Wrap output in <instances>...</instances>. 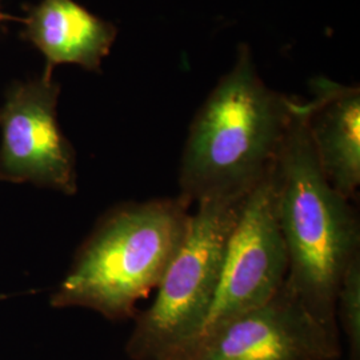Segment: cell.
<instances>
[{"instance_id":"8992f818","label":"cell","mask_w":360,"mask_h":360,"mask_svg":"<svg viewBox=\"0 0 360 360\" xmlns=\"http://www.w3.org/2000/svg\"><path fill=\"white\" fill-rule=\"evenodd\" d=\"M287 274L288 257L275 214L270 169L245 196L230 236L217 294L196 343L269 302L283 287Z\"/></svg>"},{"instance_id":"5b68a950","label":"cell","mask_w":360,"mask_h":360,"mask_svg":"<svg viewBox=\"0 0 360 360\" xmlns=\"http://www.w3.org/2000/svg\"><path fill=\"white\" fill-rule=\"evenodd\" d=\"M53 77L13 82L0 107V180L77 193V153L58 122Z\"/></svg>"},{"instance_id":"6da1fadb","label":"cell","mask_w":360,"mask_h":360,"mask_svg":"<svg viewBox=\"0 0 360 360\" xmlns=\"http://www.w3.org/2000/svg\"><path fill=\"white\" fill-rule=\"evenodd\" d=\"M271 184L288 257L285 283L318 321L339 330L336 294L360 254L359 218L323 175L307 129V101L296 96Z\"/></svg>"},{"instance_id":"52a82bcc","label":"cell","mask_w":360,"mask_h":360,"mask_svg":"<svg viewBox=\"0 0 360 360\" xmlns=\"http://www.w3.org/2000/svg\"><path fill=\"white\" fill-rule=\"evenodd\" d=\"M339 330L318 321L284 282L269 302L196 343L187 360H339Z\"/></svg>"},{"instance_id":"30bf717a","label":"cell","mask_w":360,"mask_h":360,"mask_svg":"<svg viewBox=\"0 0 360 360\" xmlns=\"http://www.w3.org/2000/svg\"><path fill=\"white\" fill-rule=\"evenodd\" d=\"M336 323L348 343V360H360V254L348 263L336 294Z\"/></svg>"},{"instance_id":"8fae6325","label":"cell","mask_w":360,"mask_h":360,"mask_svg":"<svg viewBox=\"0 0 360 360\" xmlns=\"http://www.w3.org/2000/svg\"><path fill=\"white\" fill-rule=\"evenodd\" d=\"M20 20H22V19H19V18H16V16H13V15H10V13H4L3 8H1V6H0V25L7 23V22H20Z\"/></svg>"},{"instance_id":"9c48e42d","label":"cell","mask_w":360,"mask_h":360,"mask_svg":"<svg viewBox=\"0 0 360 360\" xmlns=\"http://www.w3.org/2000/svg\"><path fill=\"white\" fill-rule=\"evenodd\" d=\"M20 38L44 56V77L59 65L102 72V62L117 37V27L90 13L75 0H40L25 7Z\"/></svg>"},{"instance_id":"3957f363","label":"cell","mask_w":360,"mask_h":360,"mask_svg":"<svg viewBox=\"0 0 360 360\" xmlns=\"http://www.w3.org/2000/svg\"><path fill=\"white\" fill-rule=\"evenodd\" d=\"M190 206L178 195L111 208L79 247L52 307L92 309L111 322L135 319L138 302L158 288L179 251Z\"/></svg>"},{"instance_id":"277c9868","label":"cell","mask_w":360,"mask_h":360,"mask_svg":"<svg viewBox=\"0 0 360 360\" xmlns=\"http://www.w3.org/2000/svg\"><path fill=\"white\" fill-rule=\"evenodd\" d=\"M245 196L196 203L186 238L156 288L154 303L135 316L126 345L129 359L187 360L212 306Z\"/></svg>"},{"instance_id":"ba28073f","label":"cell","mask_w":360,"mask_h":360,"mask_svg":"<svg viewBox=\"0 0 360 360\" xmlns=\"http://www.w3.org/2000/svg\"><path fill=\"white\" fill-rule=\"evenodd\" d=\"M307 129L323 175L336 193L358 200L360 186V89L328 77L309 82Z\"/></svg>"},{"instance_id":"7a4b0ae2","label":"cell","mask_w":360,"mask_h":360,"mask_svg":"<svg viewBox=\"0 0 360 360\" xmlns=\"http://www.w3.org/2000/svg\"><path fill=\"white\" fill-rule=\"evenodd\" d=\"M295 96L270 89L251 47L240 43L231 70L193 116L179 168V196L190 205L243 196L275 163Z\"/></svg>"}]
</instances>
